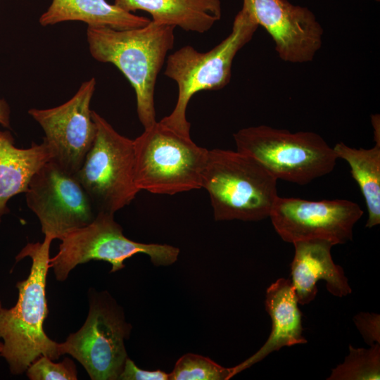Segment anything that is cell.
Masks as SVG:
<instances>
[{"label":"cell","mask_w":380,"mask_h":380,"mask_svg":"<svg viewBox=\"0 0 380 380\" xmlns=\"http://www.w3.org/2000/svg\"><path fill=\"white\" fill-rule=\"evenodd\" d=\"M53 240L45 235L42 242L28 243L16 255V262L30 258V271L26 279L16 284L18 297L15 305L0 309V338L3 340L0 356L15 375L25 372L42 355L53 360L61 356L58 343L51 339L44 330V322L49 313L46 284Z\"/></svg>","instance_id":"6da1fadb"},{"label":"cell","mask_w":380,"mask_h":380,"mask_svg":"<svg viewBox=\"0 0 380 380\" xmlns=\"http://www.w3.org/2000/svg\"><path fill=\"white\" fill-rule=\"evenodd\" d=\"M172 25L150 23L141 27L118 30L87 27L91 56L116 66L128 80L137 97V111L144 129L156 123L155 87L158 75L175 44Z\"/></svg>","instance_id":"7a4b0ae2"},{"label":"cell","mask_w":380,"mask_h":380,"mask_svg":"<svg viewBox=\"0 0 380 380\" xmlns=\"http://www.w3.org/2000/svg\"><path fill=\"white\" fill-rule=\"evenodd\" d=\"M277 179L256 159L238 151L208 150L202 188L216 221L269 217L279 196Z\"/></svg>","instance_id":"3957f363"},{"label":"cell","mask_w":380,"mask_h":380,"mask_svg":"<svg viewBox=\"0 0 380 380\" xmlns=\"http://www.w3.org/2000/svg\"><path fill=\"white\" fill-rule=\"evenodd\" d=\"M258 26L242 8L234 18L231 33L210 51L203 53L184 46L169 55L164 74L177 83L178 96L171 113L160 122L190 136L186 111L191 97L200 91L219 90L229 83L235 56L252 39Z\"/></svg>","instance_id":"277c9868"},{"label":"cell","mask_w":380,"mask_h":380,"mask_svg":"<svg viewBox=\"0 0 380 380\" xmlns=\"http://www.w3.org/2000/svg\"><path fill=\"white\" fill-rule=\"evenodd\" d=\"M139 191L174 195L202 188L208 150L160 121L133 140Z\"/></svg>","instance_id":"5b68a950"},{"label":"cell","mask_w":380,"mask_h":380,"mask_svg":"<svg viewBox=\"0 0 380 380\" xmlns=\"http://www.w3.org/2000/svg\"><path fill=\"white\" fill-rule=\"evenodd\" d=\"M233 137L236 151L256 159L277 180L299 185L330 173L338 159L333 147L312 132L258 125L242 128Z\"/></svg>","instance_id":"8992f818"},{"label":"cell","mask_w":380,"mask_h":380,"mask_svg":"<svg viewBox=\"0 0 380 380\" xmlns=\"http://www.w3.org/2000/svg\"><path fill=\"white\" fill-rule=\"evenodd\" d=\"M61 241L57 254L49 262L58 281L90 260L108 262L112 265L110 272H115L125 267V260L138 253L148 255L156 266L170 265L179 254V249L170 245L143 243L127 238L114 214L108 213H98L91 223L69 232Z\"/></svg>","instance_id":"52a82bcc"},{"label":"cell","mask_w":380,"mask_h":380,"mask_svg":"<svg viewBox=\"0 0 380 380\" xmlns=\"http://www.w3.org/2000/svg\"><path fill=\"white\" fill-rule=\"evenodd\" d=\"M96 134L75 176L98 213L114 214L140 191L134 179L133 140L119 134L94 110Z\"/></svg>","instance_id":"ba28073f"},{"label":"cell","mask_w":380,"mask_h":380,"mask_svg":"<svg viewBox=\"0 0 380 380\" xmlns=\"http://www.w3.org/2000/svg\"><path fill=\"white\" fill-rule=\"evenodd\" d=\"M131 329L109 294L91 293L84 324L58 343V353L77 360L92 380H117L128 357L124 341Z\"/></svg>","instance_id":"9c48e42d"},{"label":"cell","mask_w":380,"mask_h":380,"mask_svg":"<svg viewBox=\"0 0 380 380\" xmlns=\"http://www.w3.org/2000/svg\"><path fill=\"white\" fill-rule=\"evenodd\" d=\"M25 194L42 232L53 239L89 224L97 214L75 175L51 160L33 175Z\"/></svg>","instance_id":"30bf717a"},{"label":"cell","mask_w":380,"mask_h":380,"mask_svg":"<svg viewBox=\"0 0 380 380\" xmlns=\"http://www.w3.org/2000/svg\"><path fill=\"white\" fill-rule=\"evenodd\" d=\"M363 213L357 203L348 200L308 201L278 196L269 217L286 242L323 239L337 245L353 239V227Z\"/></svg>","instance_id":"8fae6325"},{"label":"cell","mask_w":380,"mask_h":380,"mask_svg":"<svg viewBox=\"0 0 380 380\" xmlns=\"http://www.w3.org/2000/svg\"><path fill=\"white\" fill-rule=\"evenodd\" d=\"M95 87L92 77L65 103L28 111L44 132L43 141L51 150V160L71 174L80 170L96 137V125L90 109Z\"/></svg>","instance_id":"7c38bea8"},{"label":"cell","mask_w":380,"mask_h":380,"mask_svg":"<svg viewBox=\"0 0 380 380\" xmlns=\"http://www.w3.org/2000/svg\"><path fill=\"white\" fill-rule=\"evenodd\" d=\"M242 8L272 37L282 61L310 62L320 49L323 28L307 7L287 0H243Z\"/></svg>","instance_id":"4fadbf2b"},{"label":"cell","mask_w":380,"mask_h":380,"mask_svg":"<svg viewBox=\"0 0 380 380\" xmlns=\"http://www.w3.org/2000/svg\"><path fill=\"white\" fill-rule=\"evenodd\" d=\"M293 244L295 253L291 263V282L299 304H308L315 298L319 280L326 282L327 289L335 296L351 293L343 269L332 259L331 249L335 246L332 241L312 239Z\"/></svg>","instance_id":"5bb4252c"},{"label":"cell","mask_w":380,"mask_h":380,"mask_svg":"<svg viewBox=\"0 0 380 380\" xmlns=\"http://www.w3.org/2000/svg\"><path fill=\"white\" fill-rule=\"evenodd\" d=\"M298 304L289 279L279 278L267 289L265 306L272 320L270 334L255 354L233 367L234 375L283 347L307 343L303 336L302 313Z\"/></svg>","instance_id":"9a60e30c"},{"label":"cell","mask_w":380,"mask_h":380,"mask_svg":"<svg viewBox=\"0 0 380 380\" xmlns=\"http://www.w3.org/2000/svg\"><path fill=\"white\" fill-rule=\"evenodd\" d=\"M127 11H144L155 23L179 27L186 32H208L222 16L220 0H114Z\"/></svg>","instance_id":"2e32d148"},{"label":"cell","mask_w":380,"mask_h":380,"mask_svg":"<svg viewBox=\"0 0 380 380\" xmlns=\"http://www.w3.org/2000/svg\"><path fill=\"white\" fill-rule=\"evenodd\" d=\"M51 159V150L44 141L18 148L9 132L0 131V217L8 212V200L25 193L33 175Z\"/></svg>","instance_id":"e0dca14e"},{"label":"cell","mask_w":380,"mask_h":380,"mask_svg":"<svg viewBox=\"0 0 380 380\" xmlns=\"http://www.w3.org/2000/svg\"><path fill=\"white\" fill-rule=\"evenodd\" d=\"M79 20L91 27L125 30L144 27L151 20L125 11L106 0H53L39 18L42 26Z\"/></svg>","instance_id":"ac0fdd59"},{"label":"cell","mask_w":380,"mask_h":380,"mask_svg":"<svg viewBox=\"0 0 380 380\" xmlns=\"http://www.w3.org/2000/svg\"><path fill=\"white\" fill-rule=\"evenodd\" d=\"M338 158L347 162L358 184L368 212L366 227L380 224V145L365 148H352L343 143L333 147Z\"/></svg>","instance_id":"d6986e66"},{"label":"cell","mask_w":380,"mask_h":380,"mask_svg":"<svg viewBox=\"0 0 380 380\" xmlns=\"http://www.w3.org/2000/svg\"><path fill=\"white\" fill-rule=\"evenodd\" d=\"M380 343L369 348L349 345V353L342 364L331 370L327 380H379Z\"/></svg>","instance_id":"ffe728a7"},{"label":"cell","mask_w":380,"mask_h":380,"mask_svg":"<svg viewBox=\"0 0 380 380\" xmlns=\"http://www.w3.org/2000/svg\"><path fill=\"white\" fill-rule=\"evenodd\" d=\"M234 376L233 367L225 368L209 357L187 353L177 360L169 380H227Z\"/></svg>","instance_id":"44dd1931"},{"label":"cell","mask_w":380,"mask_h":380,"mask_svg":"<svg viewBox=\"0 0 380 380\" xmlns=\"http://www.w3.org/2000/svg\"><path fill=\"white\" fill-rule=\"evenodd\" d=\"M25 372L30 380L77 379L76 365L69 357L56 363L49 357L42 355L30 365Z\"/></svg>","instance_id":"7402d4cb"},{"label":"cell","mask_w":380,"mask_h":380,"mask_svg":"<svg viewBox=\"0 0 380 380\" xmlns=\"http://www.w3.org/2000/svg\"><path fill=\"white\" fill-rule=\"evenodd\" d=\"M353 322L365 342L369 346L380 343V315L361 312L353 317Z\"/></svg>","instance_id":"603a6c76"},{"label":"cell","mask_w":380,"mask_h":380,"mask_svg":"<svg viewBox=\"0 0 380 380\" xmlns=\"http://www.w3.org/2000/svg\"><path fill=\"white\" fill-rule=\"evenodd\" d=\"M120 380H169V374L162 370H144L139 368L134 362L127 358Z\"/></svg>","instance_id":"cb8c5ba5"},{"label":"cell","mask_w":380,"mask_h":380,"mask_svg":"<svg viewBox=\"0 0 380 380\" xmlns=\"http://www.w3.org/2000/svg\"><path fill=\"white\" fill-rule=\"evenodd\" d=\"M0 124L5 127H10V108L4 99H0Z\"/></svg>","instance_id":"d4e9b609"},{"label":"cell","mask_w":380,"mask_h":380,"mask_svg":"<svg viewBox=\"0 0 380 380\" xmlns=\"http://www.w3.org/2000/svg\"><path fill=\"white\" fill-rule=\"evenodd\" d=\"M372 124L374 128V137L376 144L380 145V120L379 115H372Z\"/></svg>","instance_id":"484cf974"},{"label":"cell","mask_w":380,"mask_h":380,"mask_svg":"<svg viewBox=\"0 0 380 380\" xmlns=\"http://www.w3.org/2000/svg\"><path fill=\"white\" fill-rule=\"evenodd\" d=\"M1 307H2V305H1V300H0V309L1 308ZM2 347H3V343H2V342L0 341V353H1V350H2Z\"/></svg>","instance_id":"4316f807"},{"label":"cell","mask_w":380,"mask_h":380,"mask_svg":"<svg viewBox=\"0 0 380 380\" xmlns=\"http://www.w3.org/2000/svg\"><path fill=\"white\" fill-rule=\"evenodd\" d=\"M374 1H379L380 0H374Z\"/></svg>","instance_id":"83f0119b"},{"label":"cell","mask_w":380,"mask_h":380,"mask_svg":"<svg viewBox=\"0 0 380 380\" xmlns=\"http://www.w3.org/2000/svg\"><path fill=\"white\" fill-rule=\"evenodd\" d=\"M0 220H1V217H0Z\"/></svg>","instance_id":"f1b7e54d"}]
</instances>
